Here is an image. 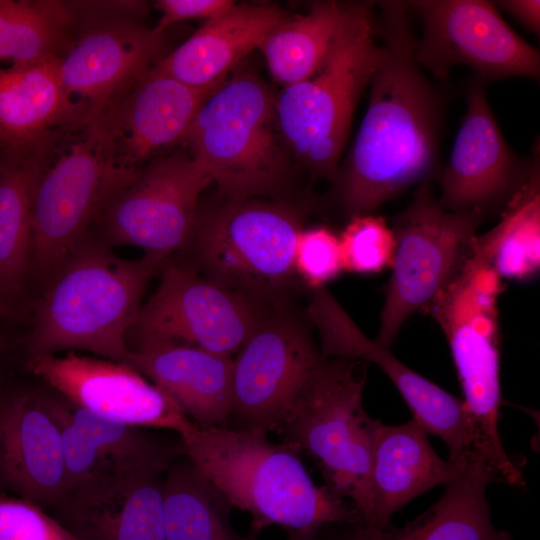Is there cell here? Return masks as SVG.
<instances>
[{"label":"cell","mask_w":540,"mask_h":540,"mask_svg":"<svg viewBox=\"0 0 540 540\" xmlns=\"http://www.w3.org/2000/svg\"><path fill=\"white\" fill-rule=\"evenodd\" d=\"M339 240L344 271L369 274L392 266L395 238L383 217L372 214L351 217Z\"/></svg>","instance_id":"obj_33"},{"label":"cell","mask_w":540,"mask_h":540,"mask_svg":"<svg viewBox=\"0 0 540 540\" xmlns=\"http://www.w3.org/2000/svg\"><path fill=\"white\" fill-rule=\"evenodd\" d=\"M0 540L77 539L33 501L0 494Z\"/></svg>","instance_id":"obj_35"},{"label":"cell","mask_w":540,"mask_h":540,"mask_svg":"<svg viewBox=\"0 0 540 540\" xmlns=\"http://www.w3.org/2000/svg\"><path fill=\"white\" fill-rule=\"evenodd\" d=\"M59 58L0 71V143L22 148L68 120Z\"/></svg>","instance_id":"obj_27"},{"label":"cell","mask_w":540,"mask_h":540,"mask_svg":"<svg viewBox=\"0 0 540 540\" xmlns=\"http://www.w3.org/2000/svg\"><path fill=\"white\" fill-rule=\"evenodd\" d=\"M131 338L128 365L168 394L196 426H227L233 358L169 339Z\"/></svg>","instance_id":"obj_23"},{"label":"cell","mask_w":540,"mask_h":540,"mask_svg":"<svg viewBox=\"0 0 540 540\" xmlns=\"http://www.w3.org/2000/svg\"><path fill=\"white\" fill-rule=\"evenodd\" d=\"M3 346H4V341H3V339H2V337L0 335V355H1L2 351H3Z\"/></svg>","instance_id":"obj_40"},{"label":"cell","mask_w":540,"mask_h":540,"mask_svg":"<svg viewBox=\"0 0 540 540\" xmlns=\"http://www.w3.org/2000/svg\"><path fill=\"white\" fill-rule=\"evenodd\" d=\"M0 482L44 509H52L66 492L61 432L45 390L0 400Z\"/></svg>","instance_id":"obj_22"},{"label":"cell","mask_w":540,"mask_h":540,"mask_svg":"<svg viewBox=\"0 0 540 540\" xmlns=\"http://www.w3.org/2000/svg\"><path fill=\"white\" fill-rule=\"evenodd\" d=\"M185 456L226 496L233 508L251 515L257 536L271 525L290 532L327 524L363 525L355 506L326 485L317 486L301 452L267 435L228 426L194 427L184 436Z\"/></svg>","instance_id":"obj_3"},{"label":"cell","mask_w":540,"mask_h":540,"mask_svg":"<svg viewBox=\"0 0 540 540\" xmlns=\"http://www.w3.org/2000/svg\"><path fill=\"white\" fill-rule=\"evenodd\" d=\"M432 180L418 184L392 224L395 253L375 341L391 349L404 322L424 310L473 252L485 216L444 209Z\"/></svg>","instance_id":"obj_10"},{"label":"cell","mask_w":540,"mask_h":540,"mask_svg":"<svg viewBox=\"0 0 540 540\" xmlns=\"http://www.w3.org/2000/svg\"><path fill=\"white\" fill-rule=\"evenodd\" d=\"M274 4H236L205 23L155 66L196 88L221 83L240 60L289 20Z\"/></svg>","instance_id":"obj_25"},{"label":"cell","mask_w":540,"mask_h":540,"mask_svg":"<svg viewBox=\"0 0 540 540\" xmlns=\"http://www.w3.org/2000/svg\"><path fill=\"white\" fill-rule=\"evenodd\" d=\"M165 33L129 21L84 32L59 57L69 119L105 108L159 59Z\"/></svg>","instance_id":"obj_20"},{"label":"cell","mask_w":540,"mask_h":540,"mask_svg":"<svg viewBox=\"0 0 540 540\" xmlns=\"http://www.w3.org/2000/svg\"><path fill=\"white\" fill-rule=\"evenodd\" d=\"M13 313V305L0 293V317L11 316Z\"/></svg>","instance_id":"obj_39"},{"label":"cell","mask_w":540,"mask_h":540,"mask_svg":"<svg viewBox=\"0 0 540 540\" xmlns=\"http://www.w3.org/2000/svg\"><path fill=\"white\" fill-rule=\"evenodd\" d=\"M422 24L414 58L434 78L444 80L465 65L486 83L508 77L540 76L539 50L503 20L494 3L482 0L405 1Z\"/></svg>","instance_id":"obj_12"},{"label":"cell","mask_w":540,"mask_h":540,"mask_svg":"<svg viewBox=\"0 0 540 540\" xmlns=\"http://www.w3.org/2000/svg\"><path fill=\"white\" fill-rule=\"evenodd\" d=\"M297 276L312 289L325 286L344 271L339 237L328 227L303 229L297 239Z\"/></svg>","instance_id":"obj_34"},{"label":"cell","mask_w":540,"mask_h":540,"mask_svg":"<svg viewBox=\"0 0 540 540\" xmlns=\"http://www.w3.org/2000/svg\"><path fill=\"white\" fill-rule=\"evenodd\" d=\"M349 6L350 2L316 1L308 13L275 29L259 47L273 79L287 87L311 77L334 46Z\"/></svg>","instance_id":"obj_29"},{"label":"cell","mask_w":540,"mask_h":540,"mask_svg":"<svg viewBox=\"0 0 540 540\" xmlns=\"http://www.w3.org/2000/svg\"><path fill=\"white\" fill-rule=\"evenodd\" d=\"M52 510L77 540H166L161 474L93 479L66 491Z\"/></svg>","instance_id":"obj_21"},{"label":"cell","mask_w":540,"mask_h":540,"mask_svg":"<svg viewBox=\"0 0 540 540\" xmlns=\"http://www.w3.org/2000/svg\"><path fill=\"white\" fill-rule=\"evenodd\" d=\"M160 271L159 286L141 305L128 339H169L232 358L269 306L208 279L191 264L168 258Z\"/></svg>","instance_id":"obj_14"},{"label":"cell","mask_w":540,"mask_h":540,"mask_svg":"<svg viewBox=\"0 0 540 540\" xmlns=\"http://www.w3.org/2000/svg\"><path fill=\"white\" fill-rule=\"evenodd\" d=\"M366 380L367 362L323 358L290 419L278 432L281 442L313 459L326 486L350 501L362 522L369 505L377 421L363 407Z\"/></svg>","instance_id":"obj_9"},{"label":"cell","mask_w":540,"mask_h":540,"mask_svg":"<svg viewBox=\"0 0 540 540\" xmlns=\"http://www.w3.org/2000/svg\"><path fill=\"white\" fill-rule=\"evenodd\" d=\"M235 5L231 0H159L156 6L161 11V18L154 27L158 32L172 24L184 20H209L217 17Z\"/></svg>","instance_id":"obj_36"},{"label":"cell","mask_w":540,"mask_h":540,"mask_svg":"<svg viewBox=\"0 0 540 540\" xmlns=\"http://www.w3.org/2000/svg\"><path fill=\"white\" fill-rule=\"evenodd\" d=\"M496 7L505 10L532 33L540 34V1L502 0L494 2Z\"/></svg>","instance_id":"obj_37"},{"label":"cell","mask_w":540,"mask_h":540,"mask_svg":"<svg viewBox=\"0 0 540 540\" xmlns=\"http://www.w3.org/2000/svg\"><path fill=\"white\" fill-rule=\"evenodd\" d=\"M286 301L268 306L233 359L231 429L278 433L323 360L307 322Z\"/></svg>","instance_id":"obj_11"},{"label":"cell","mask_w":540,"mask_h":540,"mask_svg":"<svg viewBox=\"0 0 540 540\" xmlns=\"http://www.w3.org/2000/svg\"><path fill=\"white\" fill-rule=\"evenodd\" d=\"M495 482L488 469L471 460L426 511L401 527H354V540H513L492 523L486 490Z\"/></svg>","instance_id":"obj_26"},{"label":"cell","mask_w":540,"mask_h":540,"mask_svg":"<svg viewBox=\"0 0 540 540\" xmlns=\"http://www.w3.org/2000/svg\"><path fill=\"white\" fill-rule=\"evenodd\" d=\"M165 261L149 254L122 258L91 232L43 284L28 357L87 351L127 364L142 296Z\"/></svg>","instance_id":"obj_2"},{"label":"cell","mask_w":540,"mask_h":540,"mask_svg":"<svg viewBox=\"0 0 540 540\" xmlns=\"http://www.w3.org/2000/svg\"><path fill=\"white\" fill-rule=\"evenodd\" d=\"M206 171L182 147L152 162L106 205L96 227L110 247L130 245L167 260L188 244Z\"/></svg>","instance_id":"obj_13"},{"label":"cell","mask_w":540,"mask_h":540,"mask_svg":"<svg viewBox=\"0 0 540 540\" xmlns=\"http://www.w3.org/2000/svg\"><path fill=\"white\" fill-rule=\"evenodd\" d=\"M62 438L67 489L126 473L162 474L185 456L183 442L127 425L81 408L54 390H45Z\"/></svg>","instance_id":"obj_19"},{"label":"cell","mask_w":540,"mask_h":540,"mask_svg":"<svg viewBox=\"0 0 540 540\" xmlns=\"http://www.w3.org/2000/svg\"><path fill=\"white\" fill-rule=\"evenodd\" d=\"M71 21L60 1L0 0V59L29 65L59 58Z\"/></svg>","instance_id":"obj_32"},{"label":"cell","mask_w":540,"mask_h":540,"mask_svg":"<svg viewBox=\"0 0 540 540\" xmlns=\"http://www.w3.org/2000/svg\"><path fill=\"white\" fill-rule=\"evenodd\" d=\"M427 435L414 418L400 425L376 421L364 526L390 525L392 516L411 500L459 476L463 466L440 458Z\"/></svg>","instance_id":"obj_24"},{"label":"cell","mask_w":540,"mask_h":540,"mask_svg":"<svg viewBox=\"0 0 540 540\" xmlns=\"http://www.w3.org/2000/svg\"><path fill=\"white\" fill-rule=\"evenodd\" d=\"M10 151L0 163V293L13 303L29 278L33 168L24 147Z\"/></svg>","instance_id":"obj_31"},{"label":"cell","mask_w":540,"mask_h":540,"mask_svg":"<svg viewBox=\"0 0 540 540\" xmlns=\"http://www.w3.org/2000/svg\"><path fill=\"white\" fill-rule=\"evenodd\" d=\"M181 146L226 200L273 196L286 184L290 152L276 95L252 71L223 80L199 108Z\"/></svg>","instance_id":"obj_6"},{"label":"cell","mask_w":540,"mask_h":540,"mask_svg":"<svg viewBox=\"0 0 540 540\" xmlns=\"http://www.w3.org/2000/svg\"><path fill=\"white\" fill-rule=\"evenodd\" d=\"M303 221L299 209L258 198L198 209L186 245L191 265L265 305L286 300L297 279L294 257Z\"/></svg>","instance_id":"obj_8"},{"label":"cell","mask_w":540,"mask_h":540,"mask_svg":"<svg viewBox=\"0 0 540 540\" xmlns=\"http://www.w3.org/2000/svg\"><path fill=\"white\" fill-rule=\"evenodd\" d=\"M486 82L473 75L467 110L441 174L440 205L453 212H502L540 162L539 142L523 158L507 144L490 108Z\"/></svg>","instance_id":"obj_17"},{"label":"cell","mask_w":540,"mask_h":540,"mask_svg":"<svg viewBox=\"0 0 540 540\" xmlns=\"http://www.w3.org/2000/svg\"><path fill=\"white\" fill-rule=\"evenodd\" d=\"M166 540H257L231 524L233 506L186 457L175 461L163 479Z\"/></svg>","instance_id":"obj_28"},{"label":"cell","mask_w":540,"mask_h":540,"mask_svg":"<svg viewBox=\"0 0 540 540\" xmlns=\"http://www.w3.org/2000/svg\"><path fill=\"white\" fill-rule=\"evenodd\" d=\"M380 58L367 110L333 181L350 218L433 179L444 121V99L414 58L416 39L405 1L377 2Z\"/></svg>","instance_id":"obj_1"},{"label":"cell","mask_w":540,"mask_h":540,"mask_svg":"<svg viewBox=\"0 0 540 540\" xmlns=\"http://www.w3.org/2000/svg\"><path fill=\"white\" fill-rule=\"evenodd\" d=\"M374 6L350 2L344 25L320 68L276 96L277 119L290 154L311 175L331 182L356 105L380 58Z\"/></svg>","instance_id":"obj_7"},{"label":"cell","mask_w":540,"mask_h":540,"mask_svg":"<svg viewBox=\"0 0 540 540\" xmlns=\"http://www.w3.org/2000/svg\"><path fill=\"white\" fill-rule=\"evenodd\" d=\"M106 107L63 121L24 146L33 168L29 277L42 284L120 191L104 158Z\"/></svg>","instance_id":"obj_4"},{"label":"cell","mask_w":540,"mask_h":540,"mask_svg":"<svg viewBox=\"0 0 540 540\" xmlns=\"http://www.w3.org/2000/svg\"><path fill=\"white\" fill-rule=\"evenodd\" d=\"M352 524H327L314 531L290 532L284 540H354Z\"/></svg>","instance_id":"obj_38"},{"label":"cell","mask_w":540,"mask_h":540,"mask_svg":"<svg viewBox=\"0 0 540 540\" xmlns=\"http://www.w3.org/2000/svg\"><path fill=\"white\" fill-rule=\"evenodd\" d=\"M306 314L318 329L324 359L341 357L378 365L396 386L425 429L449 449V461L463 465L473 457V430L468 411L459 399L397 359L390 349L368 338L325 286L313 289Z\"/></svg>","instance_id":"obj_16"},{"label":"cell","mask_w":540,"mask_h":540,"mask_svg":"<svg viewBox=\"0 0 540 540\" xmlns=\"http://www.w3.org/2000/svg\"><path fill=\"white\" fill-rule=\"evenodd\" d=\"M502 278L472 252L424 309L450 347L473 430V456L495 482L523 487L521 469L506 452L498 420L500 330L497 301Z\"/></svg>","instance_id":"obj_5"},{"label":"cell","mask_w":540,"mask_h":540,"mask_svg":"<svg viewBox=\"0 0 540 540\" xmlns=\"http://www.w3.org/2000/svg\"><path fill=\"white\" fill-rule=\"evenodd\" d=\"M221 83L191 87L154 64L108 104L104 158L120 191L166 149L181 146L199 108Z\"/></svg>","instance_id":"obj_15"},{"label":"cell","mask_w":540,"mask_h":540,"mask_svg":"<svg viewBox=\"0 0 540 540\" xmlns=\"http://www.w3.org/2000/svg\"><path fill=\"white\" fill-rule=\"evenodd\" d=\"M26 366L71 403L107 419L179 437L194 427L168 394L126 363L67 352L28 357Z\"/></svg>","instance_id":"obj_18"},{"label":"cell","mask_w":540,"mask_h":540,"mask_svg":"<svg viewBox=\"0 0 540 540\" xmlns=\"http://www.w3.org/2000/svg\"><path fill=\"white\" fill-rule=\"evenodd\" d=\"M500 215L475 237L473 252L502 279L529 280L540 265V162Z\"/></svg>","instance_id":"obj_30"}]
</instances>
